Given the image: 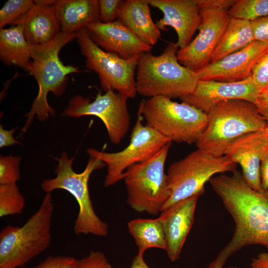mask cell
Listing matches in <instances>:
<instances>
[{"instance_id":"5bb4252c","label":"cell","mask_w":268,"mask_h":268,"mask_svg":"<svg viewBox=\"0 0 268 268\" xmlns=\"http://www.w3.org/2000/svg\"><path fill=\"white\" fill-rule=\"evenodd\" d=\"M268 51V44L253 41L249 45L197 71L199 79L236 82L251 76L259 59Z\"/></svg>"},{"instance_id":"d6a6232c","label":"cell","mask_w":268,"mask_h":268,"mask_svg":"<svg viewBox=\"0 0 268 268\" xmlns=\"http://www.w3.org/2000/svg\"><path fill=\"white\" fill-rule=\"evenodd\" d=\"M78 260L70 256H49L31 268H76Z\"/></svg>"},{"instance_id":"ba28073f","label":"cell","mask_w":268,"mask_h":268,"mask_svg":"<svg viewBox=\"0 0 268 268\" xmlns=\"http://www.w3.org/2000/svg\"><path fill=\"white\" fill-rule=\"evenodd\" d=\"M237 165L224 155L215 156L199 148L172 163L166 174L170 196L162 211L180 201L201 195L205 184L214 175L233 173Z\"/></svg>"},{"instance_id":"7a4b0ae2","label":"cell","mask_w":268,"mask_h":268,"mask_svg":"<svg viewBox=\"0 0 268 268\" xmlns=\"http://www.w3.org/2000/svg\"><path fill=\"white\" fill-rule=\"evenodd\" d=\"M76 33L61 32L53 40L45 44L32 45L31 61L28 71L36 79L38 92L31 110L25 115L26 123L22 129L25 132L35 117L44 122L49 116L55 114V110L48 102L47 95L52 92L60 97L65 92L68 83V74L77 72V67L65 65L60 59L62 48L76 38Z\"/></svg>"},{"instance_id":"f546056e","label":"cell","mask_w":268,"mask_h":268,"mask_svg":"<svg viewBox=\"0 0 268 268\" xmlns=\"http://www.w3.org/2000/svg\"><path fill=\"white\" fill-rule=\"evenodd\" d=\"M251 76L259 94L268 93V51L256 64Z\"/></svg>"},{"instance_id":"8d00e7d4","label":"cell","mask_w":268,"mask_h":268,"mask_svg":"<svg viewBox=\"0 0 268 268\" xmlns=\"http://www.w3.org/2000/svg\"><path fill=\"white\" fill-rule=\"evenodd\" d=\"M260 177L263 190H268V149L261 161Z\"/></svg>"},{"instance_id":"d6986e66","label":"cell","mask_w":268,"mask_h":268,"mask_svg":"<svg viewBox=\"0 0 268 268\" xmlns=\"http://www.w3.org/2000/svg\"><path fill=\"white\" fill-rule=\"evenodd\" d=\"M199 196L180 201L161 212L159 219L164 232L165 251L173 262L180 257L183 247L194 222L195 211Z\"/></svg>"},{"instance_id":"9c48e42d","label":"cell","mask_w":268,"mask_h":268,"mask_svg":"<svg viewBox=\"0 0 268 268\" xmlns=\"http://www.w3.org/2000/svg\"><path fill=\"white\" fill-rule=\"evenodd\" d=\"M171 144L168 143L150 159L125 171L127 202L135 211L157 215L169 200L164 166Z\"/></svg>"},{"instance_id":"83f0119b","label":"cell","mask_w":268,"mask_h":268,"mask_svg":"<svg viewBox=\"0 0 268 268\" xmlns=\"http://www.w3.org/2000/svg\"><path fill=\"white\" fill-rule=\"evenodd\" d=\"M34 0H9L0 10V28H3L7 24H11L14 21L26 12L32 6Z\"/></svg>"},{"instance_id":"60d3db41","label":"cell","mask_w":268,"mask_h":268,"mask_svg":"<svg viewBox=\"0 0 268 268\" xmlns=\"http://www.w3.org/2000/svg\"><path fill=\"white\" fill-rule=\"evenodd\" d=\"M266 130H267V131L268 132V126L267 127Z\"/></svg>"},{"instance_id":"3957f363","label":"cell","mask_w":268,"mask_h":268,"mask_svg":"<svg viewBox=\"0 0 268 268\" xmlns=\"http://www.w3.org/2000/svg\"><path fill=\"white\" fill-rule=\"evenodd\" d=\"M179 47L170 42L158 56L150 52L138 56L135 76L138 94L149 97L181 98L191 93L199 78L197 72L182 65L177 58Z\"/></svg>"},{"instance_id":"ffe728a7","label":"cell","mask_w":268,"mask_h":268,"mask_svg":"<svg viewBox=\"0 0 268 268\" xmlns=\"http://www.w3.org/2000/svg\"><path fill=\"white\" fill-rule=\"evenodd\" d=\"M55 0H34L29 10L11 24L20 25L31 45L47 43L61 32V26L54 5Z\"/></svg>"},{"instance_id":"44dd1931","label":"cell","mask_w":268,"mask_h":268,"mask_svg":"<svg viewBox=\"0 0 268 268\" xmlns=\"http://www.w3.org/2000/svg\"><path fill=\"white\" fill-rule=\"evenodd\" d=\"M117 20L150 46L160 38L161 30L152 19L149 0H122Z\"/></svg>"},{"instance_id":"4316f807","label":"cell","mask_w":268,"mask_h":268,"mask_svg":"<svg viewBox=\"0 0 268 268\" xmlns=\"http://www.w3.org/2000/svg\"><path fill=\"white\" fill-rule=\"evenodd\" d=\"M25 199L16 184L0 185V216L21 214Z\"/></svg>"},{"instance_id":"9a60e30c","label":"cell","mask_w":268,"mask_h":268,"mask_svg":"<svg viewBox=\"0 0 268 268\" xmlns=\"http://www.w3.org/2000/svg\"><path fill=\"white\" fill-rule=\"evenodd\" d=\"M266 128L238 137L227 146L224 152V156L240 166L244 180L252 189L257 191H263L260 165L268 149V132Z\"/></svg>"},{"instance_id":"f35d334b","label":"cell","mask_w":268,"mask_h":268,"mask_svg":"<svg viewBox=\"0 0 268 268\" xmlns=\"http://www.w3.org/2000/svg\"><path fill=\"white\" fill-rule=\"evenodd\" d=\"M130 268H150L145 263L143 256L136 255L133 259Z\"/></svg>"},{"instance_id":"7c38bea8","label":"cell","mask_w":268,"mask_h":268,"mask_svg":"<svg viewBox=\"0 0 268 268\" xmlns=\"http://www.w3.org/2000/svg\"><path fill=\"white\" fill-rule=\"evenodd\" d=\"M143 118L137 113L130 142L124 149L117 152H105L94 148L86 150L89 156L103 161L107 166L104 181L105 187L111 186L124 180L125 171L131 166L144 162L153 156L171 140L153 128L144 125Z\"/></svg>"},{"instance_id":"ab89813d","label":"cell","mask_w":268,"mask_h":268,"mask_svg":"<svg viewBox=\"0 0 268 268\" xmlns=\"http://www.w3.org/2000/svg\"><path fill=\"white\" fill-rule=\"evenodd\" d=\"M228 268H241V267H229Z\"/></svg>"},{"instance_id":"277c9868","label":"cell","mask_w":268,"mask_h":268,"mask_svg":"<svg viewBox=\"0 0 268 268\" xmlns=\"http://www.w3.org/2000/svg\"><path fill=\"white\" fill-rule=\"evenodd\" d=\"M207 115L206 127L196 144L197 148L217 157L223 156L227 146L238 137L268 126L255 104L244 100L219 102Z\"/></svg>"},{"instance_id":"836d02e7","label":"cell","mask_w":268,"mask_h":268,"mask_svg":"<svg viewBox=\"0 0 268 268\" xmlns=\"http://www.w3.org/2000/svg\"><path fill=\"white\" fill-rule=\"evenodd\" d=\"M254 40L268 44V16L251 21Z\"/></svg>"},{"instance_id":"8992f818","label":"cell","mask_w":268,"mask_h":268,"mask_svg":"<svg viewBox=\"0 0 268 268\" xmlns=\"http://www.w3.org/2000/svg\"><path fill=\"white\" fill-rule=\"evenodd\" d=\"M54 158L58 162L55 170L57 176L44 180L41 184L42 190L50 193L56 189H63L75 199L79 206L73 227L75 234H91L100 237L107 235L109 225L96 214L88 188V181L92 172L102 168L106 164L101 160L90 156L84 170L77 173L72 168L74 157L68 158L67 153L63 152L60 157Z\"/></svg>"},{"instance_id":"30bf717a","label":"cell","mask_w":268,"mask_h":268,"mask_svg":"<svg viewBox=\"0 0 268 268\" xmlns=\"http://www.w3.org/2000/svg\"><path fill=\"white\" fill-rule=\"evenodd\" d=\"M76 33L81 53L85 58L86 67L97 74L103 90L116 91L128 99L134 98L137 94L135 76L139 55L129 59L122 58L96 45L85 28Z\"/></svg>"},{"instance_id":"484cf974","label":"cell","mask_w":268,"mask_h":268,"mask_svg":"<svg viewBox=\"0 0 268 268\" xmlns=\"http://www.w3.org/2000/svg\"><path fill=\"white\" fill-rule=\"evenodd\" d=\"M231 18L253 21L268 16V0H235L228 10Z\"/></svg>"},{"instance_id":"e0dca14e","label":"cell","mask_w":268,"mask_h":268,"mask_svg":"<svg viewBox=\"0 0 268 268\" xmlns=\"http://www.w3.org/2000/svg\"><path fill=\"white\" fill-rule=\"evenodd\" d=\"M150 6L163 13V16L155 22L160 30L167 26L174 29L179 49L187 46L198 30L200 23V7L198 0H149Z\"/></svg>"},{"instance_id":"ac0fdd59","label":"cell","mask_w":268,"mask_h":268,"mask_svg":"<svg viewBox=\"0 0 268 268\" xmlns=\"http://www.w3.org/2000/svg\"><path fill=\"white\" fill-rule=\"evenodd\" d=\"M85 28L91 40L99 47L124 59L132 58L152 49L118 20L108 23H92Z\"/></svg>"},{"instance_id":"52a82bcc","label":"cell","mask_w":268,"mask_h":268,"mask_svg":"<svg viewBox=\"0 0 268 268\" xmlns=\"http://www.w3.org/2000/svg\"><path fill=\"white\" fill-rule=\"evenodd\" d=\"M137 113L147 126L177 143H196L208 123L207 113L163 96L142 100Z\"/></svg>"},{"instance_id":"74e56055","label":"cell","mask_w":268,"mask_h":268,"mask_svg":"<svg viewBox=\"0 0 268 268\" xmlns=\"http://www.w3.org/2000/svg\"><path fill=\"white\" fill-rule=\"evenodd\" d=\"M252 268H268V252H262L252 258Z\"/></svg>"},{"instance_id":"d4e9b609","label":"cell","mask_w":268,"mask_h":268,"mask_svg":"<svg viewBox=\"0 0 268 268\" xmlns=\"http://www.w3.org/2000/svg\"><path fill=\"white\" fill-rule=\"evenodd\" d=\"M128 228L138 248L137 255L143 256L146 250L152 248L166 250V238L158 218L134 219L128 222Z\"/></svg>"},{"instance_id":"f1b7e54d","label":"cell","mask_w":268,"mask_h":268,"mask_svg":"<svg viewBox=\"0 0 268 268\" xmlns=\"http://www.w3.org/2000/svg\"><path fill=\"white\" fill-rule=\"evenodd\" d=\"M21 158L19 156L0 157V185L16 184L20 180L19 165Z\"/></svg>"},{"instance_id":"2e32d148","label":"cell","mask_w":268,"mask_h":268,"mask_svg":"<svg viewBox=\"0 0 268 268\" xmlns=\"http://www.w3.org/2000/svg\"><path fill=\"white\" fill-rule=\"evenodd\" d=\"M258 94L250 76L236 82L199 80L191 93L180 99L207 114L215 105L226 100L240 99L254 103Z\"/></svg>"},{"instance_id":"e575fe53","label":"cell","mask_w":268,"mask_h":268,"mask_svg":"<svg viewBox=\"0 0 268 268\" xmlns=\"http://www.w3.org/2000/svg\"><path fill=\"white\" fill-rule=\"evenodd\" d=\"M18 128L16 127L10 130H6L0 126V147L12 145L14 144H21L15 140L13 137L14 132Z\"/></svg>"},{"instance_id":"603a6c76","label":"cell","mask_w":268,"mask_h":268,"mask_svg":"<svg viewBox=\"0 0 268 268\" xmlns=\"http://www.w3.org/2000/svg\"><path fill=\"white\" fill-rule=\"evenodd\" d=\"M31 46L19 25L0 30V59L7 66L14 65L28 71Z\"/></svg>"},{"instance_id":"d590c367","label":"cell","mask_w":268,"mask_h":268,"mask_svg":"<svg viewBox=\"0 0 268 268\" xmlns=\"http://www.w3.org/2000/svg\"><path fill=\"white\" fill-rule=\"evenodd\" d=\"M254 104L268 126V93L259 94Z\"/></svg>"},{"instance_id":"7402d4cb","label":"cell","mask_w":268,"mask_h":268,"mask_svg":"<svg viewBox=\"0 0 268 268\" xmlns=\"http://www.w3.org/2000/svg\"><path fill=\"white\" fill-rule=\"evenodd\" d=\"M61 32L74 33L100 21L98 0H58L54 4Z\"/></svg>"},{"instance_id":"4fadbf2b","label":"cell","mask_w":268,"mask_h":268,"mask_svg":"<svg viewBox=\"0 0 268 268\" xmlns=\"http://www.w3.org/2000/svg\"><path fill=\"white\" fill-rule=\"evenodd\" d=\"M126 97L113 90L98 92L94 100L76 95L69 101L62 115L72 118L95 116L104 124L111 142L119 144L128 133L130 116Z\"/></svg>"},{"instance_id":"6da1fadb","label":"cell","mask_w":268,"mask_h":268,"mask_svg":"<svg viewBox=\"0 0 268 268\" xmlns=\"http://www.w3.org/2000/svg\"><path fill=\"white\" fill-rule=\"evenodd\" d=\"M209 182L235 227L231 240L207 268H223L232 255L249 245H260L268 250V190H253L237 170L231 175L213 176Z\"/></svg>"},{"instance_id":"cb8c5ba5","label":"cell","mask_w":268,"mask_h":268,"mask_svg":"<svg viewBox=\"0 0 268 268\" xmlns=\"http://www.w3.org/2000/svg\"><path fill=\"white\" fill-rule=\"evenodd\" d=\"M253 41L251 21L231 18L211 55L210 63L243 49Z\"/></svg>"},{"instance_id":"5b68a950","label":"cell","mask_w":268,"mask_h":268,"mask_svg":"<svg viewBox=\"0 0 268 268\" xmlns=\"http://www.w3.org/2000/svg\"><path fill=\"white\" fill-rule=\"evenodd\" d=\"M54 205L47 193L39 209L22 226L8 225L0 232V268L23 267L51 242Z\"/></svg>"},{"instance_id":"1f68e13d","label":"cell","mask_w":268,"mask_h":268,"mask_svg":"<svg viewBox=\"0 0 268 268\" xmlns=\"http://www.w3.org/2000/svg\"><path fill=\"white\" fill-rule=\"evenodd\" d=\"M76 268H113L101 252L91 251L88 255L78 260Z\"/></svg>"},{"instance_id":"4dcf8cb0","label":"cell","mask_w":268,"mask_h":268,"mask_svg":"<svg viewBox=\"0 0 268 268\" xmlns=\"http://www.w3.org/2000/svg\"><path fill=\"white\" fill-rule=\"evenodd\" d=\"M122 0H98L100 20L108 23L117 20Z\"/></svg>"},{"instance_id":"8fae6325","label":"cell","mask_w":268,"mask_h":268,"mask_svg":"<svg viewBox=\"0 0 268 268\" xmlns=\"http://www.w3.org/2000/svg\"><path fill=\"white\" fill-rule=\"evenodd\" d=\"M201 21L197 36L186 47L179 49V63L198 71L210 63L211 55L231 18L228 10L235 0H198Z\"/></svg>"}]
</instances>
